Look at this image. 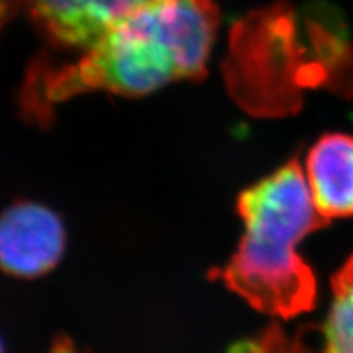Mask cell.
<instances>
[{"mask_svg": "<svg viewBox=\"0 0 353 353\" xmlns=\"http://www.w3.org/2000/svg\"><path fill=\"white\" fill-rule=\"evenodd\" d=\"M219 26L214 0H148L118 20L77 61L37 65L21 92L30 121L87 92L139 97L206 74Z\"/></svg>", "mask_w": 353, "mask_h": 353, "instance_id": "obj_1", "label": "cell"}, {"mask_svg": "<svg viewBox=\"0 0 353 353\" xmlns=\"http://www.w3.org/2000/svg\"><path fill=\"white\" fill-rule=\"evenodd\" d=\"M236 208L244 232L211 278L265 314L291 319L311 311L317 281L298 245L329 221L317 211L298 159L242 190Z\"/></svg>", "mask_w": 353, "mask_h": 353, "instance_id": "obj_2", "label": "cell"}, {"mask_svg": "<svg viewBox=\"0 0 353 353\" xmlns=\"http://www.w3.org/2000/svg\"><path fill=\"white\" fill-rule=\"evenodd\" d=\"M68 232L54 210L17 201L0 213V270L33 280L54 270L64 257Z\"/></svg>", "mask_w": 353, "mask_h": 353, "instance_id": "obj_3", "label": "cell"}, {"mask_svg": "<svg viewBox=\"0 0 353 353\" xmlns=\"http://www.w3.org/2000/svg\"><path fill=\"white\" fill-rule=\"evenodd\" d=\"M41 30L63 48L87 50L148 0H25Z\"/></svg>", "mask_w": 353, "mask_h": 353, "instance_id": "obj_4", "label": "cell"}, {"mask_svg": "<svg viewBox=\"0 0 353 353\" xmlns=\"http://www.w3.org/2000/svg\"><path fill=\"white\" fill-rule=\"evenodd\" d=\"M304 179L317 211L325 219L353 216V136L327 132L311 145Z\"/></svg>", "mask_w": 353, "mask_h": 353, "instance_id": "obj_5", "label": "cell"}, {"mask_svg": "<svg viewBox=\"0 0 353 353\" xmlns=\"http://www.w3.org/2000/svg\"><path fill=\"white\" fill-rule=\"evenodd\" d=\"M322 353H353V254L332 276Z\"/></svg>", "mask_w": 353, "mask_h": 353, "instance_id": "obj_6", "label": "cell"}, {"mask_svg": "<svg viewBox=\"0 0 353 353\" xmlns=\"http://www.w3.org/2000/svg\"><path fill=\"white\" fill-rule=\"evenodd\" d=\"M228 353H311L301 330L286 334L281 325L270 324L252 339L236 342Z\"/></svg>", "mask_w": 353, "mask_h": 353, "instance_id": "obj_7", "label": "cell"}, {"mask_svg": "<svg viewBox=\"0 0 353 353\" xmlns=\"http://www.w3.org/2000/svg\"><path fill=\"white\" fill-rule=\"evenodd\" d=\"M23 2L25 0H0V32L15 17Z\"/></svg>", "mask_w": 353, "mask_h": 353, "instance_id": "obj_8", "label": "cell"}, {"mask_svg": "<svg viewBox=\"0 0 353 353\" xmlns=\"http://www.w3.org/2000/svg\"><path fill=\"white\" fill-rule=\"evenodd\" d=\"M51 353H77V350L72 345V342L68 341V339H61V341L54 342Z\"/></svg>", "mask_w": 353, "mask_h": 353, "instance_id": "obj_9", "label": "cell"}, {"mask_svg": "<svg viewBox=\"0 0 353 353\" xmlns=\"http://www.w3.org/2000/svg\"><path fill=\"white\" fill-rule=\"evenodd\" d=\"M0 353H6V347H3L2 339H0Z\"/></svg>", "mask_w": 353, "mask_h": 353, "instance_id": "obj_10", "label": "cell"}]
</instances>
